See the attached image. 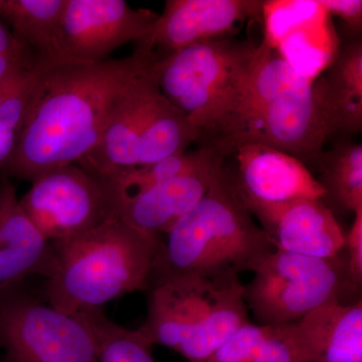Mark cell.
I'll use <instances>...</instances> for the list:
<instances>
[{
    "label": "cell",
    "instance_id": "cell-23",
    "mask_svg": "<svg viewBox=\"0 0 362 362\" xmlns=\"http://www.w3.org/2000/svg\"><path fill=\"white\" fill-rule=\"evenodd\" d=\"M90 331L99 362H156L152 344L139 330H130L113 322L102 309L77 314Z\"/></svg>",
    "mask_w": 362,
    "mask_h": 362
},
{
    "label": "cell",
    "instance_id": "cell-22",
    "mask_svg": "<svg viewBox=\"0 0 362 362\" xmlns=\"http://www.w3.org/2000/svg\"><path fill=\"white\" fill-rule=\"evenodd\" d=\"M325 197L344 211L362 209V145L340 140L317 158Z\"/></svg>",
    "mask_w": 362,
    "mask_h": 362
},
{
    "label": "cell",
    "instance_id": "cell-25",
    "mask_svg": "<svg viewBox=\"0 0 362 362\" xmlns=\"http://www.w3.org/2000/svg\"><path fill=\"white\" fill-rule=\"evenodd\" d=\"M318 347L300 321L266 325L263 339L250 362H315Z\"/></svg>",
    "mask_w": 362,
    "mask_h": 362
},
{
    "label": "cell",
    "instance_id": "cell-15",
    "mask_svg": "<svg viewBox=\"0 0 362 362\" xmlns=\"http://www.w3.org/2000/svg\"><path fill=\"white\" fill-rule=\"evenodd\" d=\"M151 62L124 90L96 146L78 165L115 183L137 168L140 137L150 99L158 87Z\"/></svg>",
    "mask_w": 362,
    "mask_h": 362
},
{
    "label": "cell",
    "instance_id": "cell-10",
    "mask_svg": "<svg viewBox=\"0 0 362 362\" xmlns=\"http://www.w3.org/2000/svg\"><path fill=\"white\" fill-rule=\"evenodd\" d=\"M158 16L124 0H66L59 45L69 61L99 63L123 45L148 37Z\"/></svg>",
    "mask_w": 362,
    "mask_h": 362
},
{
    "label": "cell",
    "instance_id": "cell-20",
    "mask_svg": "<svg viewBox=\"0 0 362 362\" xmlns=\"http://www.w3.org/2000/svg\"><path fill=\"white\" fill-rule=\"evenodd\" d=\"M341 121L342 133L362 129V42L352 39L343 45L324 76Z\"/></svg>",
    "mask_w": 362,
    "mask_h": 362
},
{
    "label": "cell",
    "instance_id": "cell-5",
    "mask_svg": "<svg viewBox=\"0 0 362 362\" xmlns=\"http://www.w3.org/2000/svg\"><path fill=\"white\" fill-rule=\"evenodd\" d=\"M147 317L139 332L189 362H204L250 322L239 277L187 274L150 286Z\"/></svg>",
    "mask_w": 362,
    "mask_h": 362
},
{
    "label": "cell",
    "instance_id": "cell-26",
    "mask_svg": "<svg viewBox=\"0 0 362 362\" xmlns=\"http://www.w3.org/2000/svg\"><path fill=\"white\" fill-rule=\"evenodd\" d=\"M204 151V147L202 146L197 151L168 157L126 173L114 183L122 202L185 173L201 160Z\"/></svg>",
    "mask_w": 362,
    "mask_h": 362
},
{
    "label": "cell",
    "instance_id": "cell-24",
    "mask_svg": "<svg viewBox=\"0 0 362 362\" xmlns=\"http://www.w3.org/2000/svg\"><path fill=\"white\" fill-rule=\"evenodd\" d=\"M37 73V66H21L0 84V177L13 156Z\"/></svg>",
    "mask_w": 362,
    "mask_h": 362
},
{
    "label": "cell",
    "instance_id": "cell-8",
    "mask_svg": "<svg viewBox=\"0 0 362 362\" xmlns=\"http://www.w3.org/2000/svg\"><path fill=\"white\" fill-rule=\"evenodd\" d=\"M20 204L39 232L52 243L119 220L122 199L114 183L73 163L35 178Z\"/></svg>",
    "mask_w": 362,
    "mask_h": 362
},
{
    "label": "cell",
    "instance_id": "cell-29",
    "mask_svg": "<svg viewBox=\"0 0 362 362\" xmlns=\"http://www.w3.org/2000/svg\"><path fill=\"white\" fill-rule=\"evenodd\" d=\"M0 56L13 57L37 65L30 49L2 21H0Z\"/></svg>",
    "mask_w": 362,
    "mask_h": 362
},
{
    "label": "cell",
    "instance_id": "cell-3",
    "mask_svg": "<svg viewBox=\"0 0 362 362\" xmlns=\"http://www.w3.org/2000/svg\"><path fill=\"white\" fill-rule=\"evenodd\" d=\"M166 237L157 252L150 286L187 274L239 277L242 272H254L277 249L255 223L226 163L201 202Z\"/></svg>",
    "mask_w": 362,
    "mask_h": 362
},
{
    "label": "cell",
    "instance_id": "cell-12",
    "mask_svg": "<svg viewBox=\"0 0 362 362\" xmlns=\"http://www.w3.org/2000/svg\"><path fill=\"white\" fill-rule=\"evenodd\" d=\"M201 160L185 173L122 202L120 218L140 232L160 238L194 209L218 177L228 150L204 146Z\"/></svg>",
    "mask_w": 362,
    "mask_h": 362
},
{
    "label": "cell",
    "instance_id": "cell-1",
    "mask_svg": "<svg viewBox=\"0 0 362 362\" xmlns=\"http://www.w3.org/2000/svg\"><path fill=\"white\" fill-rule=\"evenodd\" d=\"M153 59L136 47L124 59L37 65L25 120L2 176L32 182L82 160L96 146L124 90Z\"/></svg>",
    "mask_w": 362,
    "mask_h": 362
},
{
    "label": "cell",
    "instance_id": "cell-19",
    "mask_svg": "<svg viewBox=\"0 0 362 362\" xmlns=\"http://www.w3.org/2000/svg\"><path fill=\"white\" fill-rule=\"evenodd\" d=\"M199 141V132L189 119L163 96L157 87L150 99L141 137L137 168L185 153Z\"/></svg>",
    "mask_w": 362,
    "mask_h": 362
},
{
    "label": "cell",
    "instance_id": "cell-14",
    "mask_svg": "<svg viewBox=\"0 0 362 362\" xmlns=\"http://www.w3.org/2000/svg\"><path fill=\"white\" fill-rule=\"evenodd\" d=\"M244 204L279 250L330 259L344 249L345 233L341 226L331 209L318 199Z\"/></svg>",
    "mask_w": 362,
    "mask_h": 362
},
{
    "label": "cell",
    "instance_id": "cell-13",
    "mask_svg": "<svg viewBox=\"0 0 362 362\" xmlns=\"http://www.w3.org/2000/svg\"><path fill=\"white\" fill-rule=\"evenodd\" d=\"M235 168L233 183L244 202L283 204L321 199L326 192L308 168L285 152L258 143H240L230 149Z\"/></svg>",
    "mask_w": 362,
    "mask_h": 362
},
{
    "label": "cell",
    "instance_id": "cell-4",
    "mask_svg": "<svg viewBox=\"0 0 362 362\" xmlns=\"http://www.w3.org/2000/svg\"><path fill=\"white\" fill-rule=\"evenodd\" d=\"M257 47L235 37L190 45L153 64L163 96L187 116L204 146L239 134Z\"/></svg>",
    "mask_w": 362,
    "mask_h": 362
},
{
    "label": "cell",
    "instance_id": "cell-6",
    "mask_svg": "<svg viewBox=\"0 0 362 362\" xmlns=\"http://www.w3.org/2000/svg\"><path fill=\"white\" fill-rule=\"evenodd\" d=\"M244 285V300L259 325L298 322L324 305L340 301L346 259L314 258L276 249Z\"/></svg>",
    "mask_w": 362,
    "mask_h": 362
},
{
    "label": "cell",
    "instance_id": "cell-17",
    "mask_svg": "<svg viewBox=\"0 0 362 362\" xmlns=\"http://www.w3.org/2000/svg\"><path fill=\"white\" fill-rule=\"evenodd\" d=\"M66 0H0V21L30 49L37 65L69 61L59 45Z\"/></svg>",
    "mask_w": 362,
    "mask_h": 362
},
{
    "label": "cell",
    "instance_id": "cell-9",
    "mask_svg": "<svg viewBox=\"0 0 362 362\" xmlns=\"http://www.w3.org/2000/svg\"><path fill=\"white\" fill-rule=\"evenodd\" d=\"M342 133L341 122L325 78H311L279 96L223 143L228 151L240 143H258L295 158L316 162L331 136Z\"/></svg>",
    "mask_w": 362,
    "mask_h": 362
},
{
    "label": "cell",
    "instance_id": "cell-30",
    "mask_svg": "<svg viewBox=\"0 0 362 362\" xmlns=\"http://www.w3.org/2000/svg\"><path fill=\"white\" fill-rule=\"evenodd\" d=\"M35 64L21 59L13 58V57L0 56V84L6 80L7 77L14 71L21 66H35Z\"/></svg>",
    "mask_w": 362,
    "mask_h": 362
},
{
    "label": "cell",
    "instance_id": "cell-11",
    "mask_svg": "<svg viewBox=\"0 0 362 362\" xmlns=\"http://www.w3.org/2000/svg\"><path fill=\"white\" fill-rule=\"evenodd\" d=\"M263 13L261 0H168L137 47L162 59L190 45L233 37L239 23L259 20Z\"/></svg>",
    "mask_w": 362,
    "mask_h": 362
},
{
    "label": "cell",
    "instance_id": "cell-21",
    "mask_svg": "<svg viewBox=\"0 0 362 362\" xmlns=\"http://www.w3.org/2000/svg\"><path fill=\"white\" fill-rule=\"evenodd\" d=\"M311 78H314L298 70L289 59L278 51V47L264 40L257 47L244 126L279 96Z\"/></svg>",
    "mask_w": 362,
    "mask_h": 362
},
{
    "label": "cell",
    "instance_id": "cell-16",
    "mask_svg": "<svg viewBox=\"0 0 362 362\" xmlns=\"http://www.w3.org/2000/svg\"><path fill=\"white\" fill-rule=\"evenodd\" d=\"M52 246L23 211L16 188L0 177V291L25 283L30 276L47 277Z\"/></svg>",
    "mask_w": 362,
    "mask_h": 362
},
{
    "label": "cell",
    "instance_id": "cell-28",
    "mask_svg": "<svg viewBox=\"0 0 362 362\" xmlns=\"http://www.w3.org/2000/svg\"><path fill=\"white\" fill-rule=\"evenodd\" d=\"M323 11L337 16L344 21L347 28L356 37L361 39L362 30L361 0H320L316 1Z\"/></svg>",
    "mask_w": 362,
    "mask_h": 362
},
{
    "label": "cell",
    "instance_id": "cell-27",
    "mask_svg": "<svg viewBox=\"0 0 362 362\" xmlns=\"http://www.w3.org/2000/svg\"><path fill=\"white\" fill-rule=\"evenodd\" d=\"M347 249L346 287L358 289L362 283V209L354 213V220L349 233L345 235Z\"/></svg>",
    "mask_w": 362,
    "mask_h": 362
},
{
    "label": "cell",
    "instance_id": "cell-2",
    "mask_svg": "<svg viewBox=\"0 0 362 362\" xmlns=\"http://www.w3.org/2000/svg\"><path fill=\"white\" fill-rule=\"evenodd\" d=\"M161 239L119 218L70 239L52 242L44 301L77 315L148 289Z\"/></svg>",
    "mask_w": 362,
    "mask_h": 362
},
{
    "label": "cell",
    "instance_id": "cell-18",
    "mask_svg": "<svg viewBox=\"0 0 362 362\" xmlns=\"http://www.w3.org/2000/svg\"><path fill=\"white\" fill-rule=\"evenodd\" d=\"M319 349L315 362H362V302H332L300 320Z\"/></svg>",
    "mask_w": 362,
    "mask_h": 362
},
{
    "label": "cell",
    "instance_id": "cell-31",
    "mask_svg": "<svg viewBox=\"0 0 362 362\" xmlns=\"http://www.w3.org/2000/svg\"><path fill=\"white\" fill-rule=\"evenodd\" d=\"M0 362H4V357H2L1 354H0Z\"/></svg>",
    "mask_w": 362,
    "mask_h": 362
},
{
    "label": "cell",
    "instance_id": "cell-7",
    "mask_svg": "<svg viewBox=\"0 0 362 362\" xmlns=\"http://www.w3.org/2000/svg\"><path fill=\"white\" fill-rule=\"evenodd\" d=\"M0 354L4 362H99L85 324L33 295L25 282L0 291Z\"/></svg>",
    "mask_w": 362,
    "mask_h": 362
}]
</instances>
